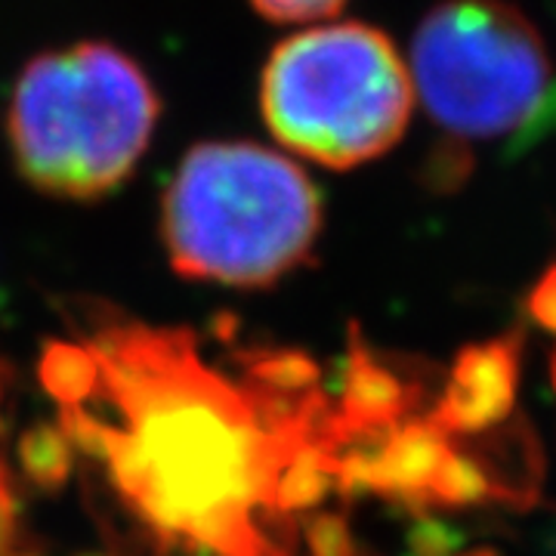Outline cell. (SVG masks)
I'll use <instances>...</instances> for the list:
<instances>
[{
  "label": "cell",
  "mask_w": 556,
  "mask_h": 556,
  "mask_svg": "<svg viewBox=\"0 0 556 556\" xmlns=\"http://www.w3.org/2000/svg\"><path fill=\"white\" fill-rule=\"evenodd\" d=\"M40 380L68 457H87L137 532L170 556H294L300 517L390 424L353 375L331 396L306 356L87 309Z\"/></svg>",
  "instance_id": "obj_1"
},
{
  "label": "cell",
  "mask_w": 556,
  "mask_h": 556,
  "mask_svg": "<svg viewBox=\"0 0 556 556\" xmlns=\"http://www.w3.org/2000/svg\"><path fill=\"white\" fill-rule=\"evenodd\" d=\"M321 195L298 161L248 139L179 159L161 199V241L182 278L269 288L313 257Z\"/></svg>",
  "instance_id": "obj_2"
},
{
  "label": "cell",
  "mask_w": 556,
  "mask_h": 556,
  "mask_svg": "<svg viewBox=\"0 0 556 556\" xmlns=\"http://www.w3.org/2000/svg\"><path fill=\"white\" fill-rule=\"evenodd\" d=\"M159 118L155 84L134 56L105 40H78L22 68L7 139L28 186L53 199L97 201L134 177Z\"/></svg>",
  "instance_id": "obj_3"
},
{
  "label": "cell",
  "mask_w": 556,
  "mask_h": 556,
  "mask_svg": "<svg viewBox=\"0 0 556 556\" xmlns=\"http://www.w3.org/2000/svg\"><path fill=\"white\" fill-rule=\"evenodd\" d=\"M415 87L396 43L365 22H331L285 38L260 75L269 134L300 159L350 170L396 146Z\"/></svg>",
  "instance_id": "obj_4"
},
{
  "label": "cell",
  "mask_w": 556,
  "mask_h": 556,
  "mask_svg": "<svg viewBox=\"0 0 556 556\" xmlns=\"http://www.w3.org/2000/svg\"><path fill=\"white\" fill-rule=\"evenodd\" d=\"M547 80L544 40L504 0H445L417 25L412 87L442 137L452 139L455 161L467 159V142L526 127Z\"/></svg>",
  "instance_id": "obj_5"
},
{
  "label": "cell",
  "mask_w": 556,
  "mask_h": 556,
  "mask_svg": "<svg viewBox=\"0 0 556 556\" xmlns=\"http://www.w3.org/2000/svg\"><path fill=\"white\" fill-rule=\"evenodd\" d=\"M0 556H40L22 519L20 495L10 470L0 464Z\"/></svg>",
  "instance_id": "obj_6"
},
{
  "label": "cell",
  "mask_w": 556,
  "mask_h": 556,
  "mask_svg": "<svg viewBox=\"0 0 556 556\" xmlns=\"http://www.w3.org/2000/svg\"><path fill=\"white\" fill-rule=\"evenodd\" d=\"M343 3L346 0H251V7L263 20L281 22V25L328 20L338 10H343Z\"/></svg>",
  "instance_id": "obj_7"
},
{
  "label": "cell",
  "mask_w": 556,
  "mask_h": 556,
  "mask_svg": "<svg viewBox=\"0 0 556 556\" xmlns=\"http://www.w3.org/2000/svg\"><path fill=\"white\" fill-rule=\"evenodd\" d=\"M554 130H556V93L544 100L538 121H529V124L522 127V146H529V139L532 137L535 139L547 137V134H554Z\"/></svg>",
  "instance_id": "obj_8"
},
{
  "label": "cell",
  "mask_w": 556,
  "mask_h": 556,
  "mask_svg": "<svg viewBox=\"0 0 556 556\" xmlns=\"http://www.w3.org/2000/svg\"><path fill=\"white\" fill-rule=\"evenodd\" d=\"M467 556H492V554H482V551H477V554H467Z\"/></svg>",
  "instance_id": "obj_9"
}]
</instances>
